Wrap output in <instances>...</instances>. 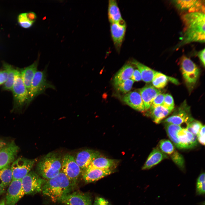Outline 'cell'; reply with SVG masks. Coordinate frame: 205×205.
Here are the masks:
<instances>
[{
	"label": "cell",
	"instance_id": "d6986e66",
	"mask_svg": "<svg viewBox=\"0 0 205 205\" xmlns=\"http://www.w3.org/2000/svg\"><path fill=\"white\" fill-rule=\"evenodd\" d=\"M113 171L112 169H87L83 172V178L86 183H89L96 181L110 174Z\"/></svg>",
	"mask_w": 205,
	"mask_h": 205
},
{
	"label": "cell",
	"instance_id": "ac0fdd59",
	"mask_svg": "<svg viewBox=\"0 0 205 205\" xmlns=\"http://www.w3.org/2000/svg\"><path fill=\"white\" fill-rule=\"evenodd\" d=\"M140 94L144 106L145 110H148L156 96L161 93V91L153 85H147L139 90Z\"/></svg>",
	"mask_w": 205,
	"mask_h": 205
},
{
	"label": "cell",
	"instance_id": "277c9868",
	"mask_svg": "<svg viewBox=\"0 0 205 205\" xmlns=\"http://www.w3.org/2000/svg\"><path fill=\"white\" fill-rule=\"evenodd\" d=\"M47 67L43 70L37 71L35 73L28 91L26 107L38 96L44 93L47 89H56L55 86L47 79Z\"/></svg>",
	"mask_w": 205,
	"mask_h": 205
},
{
	"label": "cell",
	"instance_id": "c3c4849f",
	"mask_svg": "<svg viewBox=\"0 0 205 205\" xmlns=\"http://www.w3.org/2000/svg\"><path fill=\"white\" fill-rule=\"evenodd\" d=\"M5 188L0 181V196L5 193Z\"/></svg>",
	"mask_w": 205,
	"mask_h": 205
},
{
	"label": "cell",
	"instance_id": "ffe728a7",
	"mask_svg": "<svg viewBox=\"0 0 205 205\" xmlns=\"http://www.w3.org/2000/svg\"><path fill=\"white\" fill-rule=\"evenodd\" d=\"M123 100L127 104L136 110L141 112L145 111L141 97L138 92H129L124 96Z\"/></svg>",
	"mask_w": 205,
	"mask_h": 205
},
{
	"label": "cell",
	"instance_id": "f546056e",
	"mask_svg": "<svg viewBox=\"0 0 205 205\" xmlns=\"http://www.w3.org/2000/svg\"><path fill=\"white\" fill-rule=\"evenodd\" d=\"M165 128L168 136L174 145L180 149L177 134L182 128L180 126L167 123H165Z\"/></svg>",
	"mask_w": 205,
	"mask_h": 205
},
{
	"label": "cell",
	"instance_id": "52a82bcc",
	"mask_svg": "<svg viewBox=\"0 0 205 205\" xmlns=\"http://www.w3.org/2000/svg\"><path fill=\"white\" fill-rule=\"evenodd\" d=\"M61 169L62 172L75 186L82 171L72 156L69 154L64 156L62 162Z\"/></svg>",
	"mask_w": 205,
	"mask_h": 205
},
{
	"label": "cell",
	"instance_id": "d4e9b609",
	"mask_svg": "<svg viewBox=\"0 0 205 205\" xmlns=\"http://www.w3.org/2000/svg\"><path fill=\"white\" fill-rule=\"evenodd\" d=\"M117 162L116 160L109 159L101 156L95 159L87 169L96 168L112 169L116 166Z\"/></svg>",
	"mask_w": 205,
	"mask_h": 205
},
{
	"label": "cell",
	"instance_id": "cb8c5ba5",
	"mask_svg": "<svg viewBox=\"0 0 205 205\" xmlns=\"http://www.w3.org/2000/svg\"><path fill=\"white\" fill-rule=\"evenodd\" d=\"M133 66L130 64H127L123 66L114 75L113 81L116 87L121 83L130 79L134 71Z\"/></svg>",
	"mask_w": 205,
	"mask_h": 205
},
{
	"label": "cell",
	"instance_id": "836d02e7",
	"mask_svg": "<svg viewBox=\"0 0 205 205\" xmlns=\"http://www.w3.org/2000/svg\"><path fill=\"white\" fill-rule=\"evenodd\" d=\"M186 129L190 132L197 136L201 128L203 126L200 121L194 118L187 123Z\"/></svg>",
	"mask_w": 205,
	"mask_h": 205
},
{
	"label": "cell",
	"instance_id": "9c48e42d",
	"mask_svg": "<svg viewBox=\"0 0 205 205\" xmlns=\"http://www.w3.org/2000/svg\"><path fill=\"white\" fill-rule=\"evenodd\" d=\"M193 119L190 107L185 101L171 115L163 120V122L180 126L183 123L186 124Z\"/></svg>",
	"mask_w": 205,
	"mask_h": 205
},
{
	"label": "cell",
	"instance_id": "f35d334b",
	"mask_svg": "<svg viewBox=\"0 0 205 205\" xmlns=\"http://www.w3.org/2000/svg\"><path fill=\"white\" fill-rule=\"evenodd\" d=\"M197 138L200 144L204 145L205 144V126L203 125L201 128L197 135Z\"/></svg>",
	"mask_w": 205,
	"mask_h": 205
},
{
	"label": "cell",
	"instance_id": "7bdbcfd3",
	"mask_svg": "<svg viewBox=\"0 0 205 205\" xmlns=\"http://www.w3.org/2000/svg\"><path fill=\"white\" fill-rule=\"evenodd\" d=\"M205 48L199 51L197 54V55L202 63L204 67L205 66Z\"/></svg>",
	"mask_w": 205,
	"mask_h": 205
},
{
	"label": "cell",
	"instance_id": "e575fe53",
	"mask_svg": "<svg viewBox=\"0 0 205 205\" xmlns=\"http://www.w3.org/2000/svg\"><path fill=\"white\" fill-rule=\"evenodd\" d=\"M173 162L182 171L185 169L184 161L182 155L175 150L170 155Z\"/></svg>",
	"mask_w": 205,
	"mask_h": 205
},
{
	"label": "cell",
	"instance_id": "30bf717a",
	"mask_svg": "<svg viewBox=\"0 0 205 205\" xmlns=\"http://www.w3.org/2000/svg\"><path fill=\"white\" fill-rule=\"evenodd\" d=\"M35 162V159L23 157L14 161L11 165L13 180H21L30 171Z\"/></svg>",
	"mask_w": 205,
	"mask_h": 205
},
{
	"label": "cell",
	"instance_id": "ab89813d",
	"mask_svg": "<svg viewBox=\"0 0 205 205\" xmlns=\"http://www.w3.org/2000/svg\"><path fill=\"white\" fill-rule=\"evenodd\" d=\"M94 205H110L109 202L104 198L97 197L95 200Z\"/></svg>",
	"mask_w": 205,
	"mask_h": 205
},
{
	"label": "cell",
	"instance_id": "7c38bea8",
	"mask_svg": "<svg viewBox=\"0 0 205 205\" xmlns=\"http://www.w3.org/2000/svg\"><path fill=\"white\" fill-rule=\"evenodd\" d=\"M65 205H92L89 194L76 191L64 196L58 201Z\"/></svg>",
	"mask_w": 205,
	"mask_h": 205
},
{
	"label": "cell",
	"instance_id": "681fc988",
	"mask_svg": "<svg viewBox=\"0 0 205 205\" xmlns=\"http://www.w3.org/2000/svg\"><path fill=\"white\" fill-rule=\"evenodd\" d=\"M0 205H5V199H3L0 202Z\"/></svg>",
	"mask_w": 205,
	"mask_h": 205
},
{
	"label": "cell",
	"instance_id": "83f0119b",
	"mask_svg": "<svg viewBox=\"0 0 205 205\" xmlns=\"http://www.w3.org/2000/svg\"><path fill=\"white\" fill-rule=\"evenodd\" d=\"M132 63L139 70L142 80L143 81L146 83L151 82L157 71L136 60H134Z\"/></svg>",
	"mask_w": 205,
	"mask_h": 205
},
{
	"label": "cell",
	"instance_id": "b9f144b4",
	"mask_svg": "<svg viewBox=\"0 0 205 205\" xmlns=\"http://www.w3.org/2000/svg\"><path fill=\"white\" fill-rule=\"evenodd\" d=\"M8 76L7 71L4 69L0 70V85H3L7 81Z\"/></svg>",
	"mask_w": 205,
	"mask_h": 205
},
{
	"label": "cell",
	"instance_id": "f6af8a7d",
	"mask_svg": "<svg viewBox=\"0 0 205 205\" xmlns=\"http://www.w3.org/2000/svg\"><path fill=\"white\" fill-rule=\"evenodd\" d=\"M26 15L28 19L30 22L33 23L36 20V16L34 12H29L26 13Z\"/></svg>",
	"mask_w": 205,
	"mask_h": 205
},
{
	"label": "cell",
	"instance_id": "ba28073f",
	"mask_svg": "<svg viewBox=\"0 0 205 205\" xmlns=\"http://www.w3.org/2000/svg\"><path fill=\"white\" fill-rule=\"evenodd\" d=\"M45 180L35 172L30 171L21 180L25 194H34L41 191Z\"/></svg>",
	"mask_w": 205,
	"mask_h": 205
},
{
	"label": "cell",
	"instance_id": "4316f807",
	"mask_svg": "<svg viewBox=\"0 0 205 205\" xmlns=\"http://www.w3.org/2000/svg\"><path fill=\"white\" fill-rule=\"evenodd\" d=\"M108 16L110 23H118L124 20L116 0L109 1Z\"/></svg>",
	"mask_w": 205,
	"mask_h": 205
},
{
	"label": "cell",
	"instance_id": "44dd1931",
	"mask_svg": "<svg viewBox=\"0 0 205 205\" xmlns=\"http://www.w3.org/2000/svg\"><path fill=\"white\" fill-rule=\"evenodd\" d=\"M39 60L38 59L29 66L19 69L22 80L28 91L34 75L37 71Z\"/></svg>",
	"mask_w": 205,
	"mask_h": 205
},
{
	"label": "cell",
	"instance_id": "4fadbf2b",
	"mask_svg": "<svg viewBox=\"0 0 205 205\" xmlns=\"http://www.w3.org/2000/svg\"><path fill=\"white\" fill-rule=\"evenodd\" d=\"M19 149L14 141L0 149V169L15 161Z\"/></svg>",
	"mask_w": 205,
	"mask_h": 205
},
{
	"label": "cell",
	"instance_id": "8992f818",
	"mask_svg": "<svg viewBox=\"0 0 205 205\" xmlns=\"http://www.w3.org/2000/svg\"><path fill=\"white\" fill-rule=\"evenodd\" d=\"M180 64L185 82L188 88L191 90L198 78L199 69L195 63L185 56L181 58Z\"/></svg>",
	"mask_w": 205,
	"mask_h": 205
},
{
	"label": "cell",
	"instance_id": "9a60e30c",
	"mask_svg": "<svg viewBox=\"0 0 205 205\" xmlns=\"http://www.w3.org/2000/svg\"><path fill=\"white\" fill-rule=\"evenodd\" d=\"M126 29V24L124 20L118 23H110L112 38L114 46L118 52L120 51Z\"/></svg>",
	"mask_w": 205,
	"mask_h": 205
},
{
	"label": "cell",
	"instance_id": "e0dca14e",
	"mask_svg": "<svg viewBox=\"0 0 205 205\" xmlns=\"http://www.w3.org/2000/svg\"><path fill=\"white\" fill-rule=\"evenodd\" d=\"M177 137L180 149L192 148L198 143L197 136L189 132L186 128H182L177 133Z\"/></svg>",
	"mask_w": 205,
	"mask_h": 205
},
{
	"label": "cell",
	"instance_id": "2e32d148",
	"mask_svg": "<svg viewBox=\"0 0 205 205\" xmlns=\"http://www.w3.org/2000/svg\"><path fill=\"white\" fill-rule=\"evenodd\" d=\"M101 156L100 152L98 151L87 149L78 152L75 160L83 172L95 159Z\"/></svg>",
	"mask_w": 205,
	"mask_h": 205
},
{
	"label": "cell",
	"instance_id": "8fae6325",
	"mask_svg": "<svg viewBox=\"0 0 205 205\" xmlns=\"http://www.w3.org/2000/svg\"><path fill=\"white\" fill-rule=\"evenodd\" d=\"M24 195L21 180H13L7 191L5 205H15Z\"/></svg>",
	"mask_w": 205,
	"mask_h": 205
},
{
	"label": "cell",
	"instance_id": "7dc6e473",
	"mask_svg": "<svg viewBox=\"0 0 205 205\" xmlns=\"http://www.w3.org/2000/svg\"><path fill=\"white\" fill-rule=\"evenodd\" d=\"M7 144L4 140L0 138V149L5 146Z\"/></svg>",
	"mask_w": 205,
	"mask_h": 205
},
{
	"label": "cell",
	"instance_id": "60d3db41",
	"mask_svg": "<svg viewBox=\"0 0 205 205\" xmlns=\"http://www.w3.org/2000/svg\"><path fill=\"white\" fill-rule=\"evenodd\" d=\"M131 78L134 81H138L142 80L141 73L138 69L134 70Z\"/></svg>",
	"mask_w": 205,
	"mask_h": 205
},
{
	"label": "cell",
	"instance_id": "1f68e13d",
	"mask_svg": "<svg viewBox=\"0 0 205 205\" xmlns=\"http://www.w3.org/2000/svg\"><path fill=\"white\" fill-rule=\"evenodd\" d=\"M159 149L163 153L170 155L175 151V148L170 141L167 139L161 140L159 142Z\"/></svg>",
	"mask_w": 205,
	"mask_h": 205
},
{
	"label": "cell",
	"instance_id": "5b68a950",
	"mask_svg": "<svg viewBox=\"0 0 205 205\" xmlns=\"http://www.w3.org/2000/svg\"><path fill=\"white\" fill-rule=\"evenodd\" d=\"M13 99L12 111L19 112L26 104L28 91L22 79L19 69H17L12 89Z\"/></svg>",
	"mask_w": 205,
	"mask_h": 205
},
{
	"label": "cell",
	"instance_id": "484cf974",
	"mask_svg": "<svg viewBox=\"0 0 205 205\" xmlns=\"http://www.w3.org/2000/svg\"><path fill=\"white\" fill-rule=\"evenodd\" d=\"M168 81L175 84H178V80L174 78L170 77L164 74L157 71L152 80L153 86L157 89H159L164 88L167 85Z\"/></svg>",
	"mask_w": 205,
	"mask_h": 205
},
{
	"label": "cell",
	"instance_id": "74e56055",
	"mask_svg": "<svg viewBox=\"0 0 205 205\" xmlns=\"http://www.w3.org/2000/svg\"><path fill=\"white\" fill-rule=\"evenodd\" d=\"M165 95V94L162 93H161L159 94L153 101L149 108L151 109L162 105Z\"/></svg>",
	"mask_w": 205,
	"mask_h": 205
},
{
	"label": "cell",
	"instance_id": "603a6c76",
	"mask_svg": "<svg viewBox=\"0 0 205 205\" xmlns=\"http://www.w3.org/2000/svg\"><path fill=\"white\" fill-rule=\"evenodd\" d=\"M146 114L156 124H159L173 110L168 109L162 105L149 109Z\"/></svg>",
	"mask_w": 205,
	"mask_h": 205
},
{
	"label": "cell",
	"instance_id": "7a4b0ae2",
	"mask_svg": "<svg viewBox=\"0 0 205 205\" xmlns=\"http://www.w3.org/2000/svg\"><path fill=\"white\" fill-rule=\"evenodd\" d=\"M75 187L65 174L61 171L55 177L45 180L41 191L44 195L48 197L52 202H56L62 196L70 193Z\"/></svg>",
	"mask_w": 205,
	"mask_h": 205
},
{
	"label": "cell",
	"instance_id": "4dcf8cb0",
	"mask_svg": "<svg viewBox=\"0 0 205 205\" xmlns=\"http://www.w3.org/2000/svg\"><path fill=\"white\" fill-rule=\"evenodd\" d=\"M13 180V174L10 164L0 169V181L6 188Z\"/></svg>",
	"mask_w": 205,
	"mask_h": 205
},
{
	"label": "cell",
	"instance_id": "3957f363",
	"mask_svg": "<svg viewBox=\"0 0 205 205\" xmlns=\"http://www.w3.org/2000/svg\"><path fill=\"white\" fill-rule=\"evenodd\" d=\"M62 160L57 153L50 152L42 158L37 164L36 170L38 174L46 180L53 178L61 172Z\"/></svg>",
	"mask_w": 205,
	"mask_h": 205
},
{
	"label": "cell",
	"instance_id": "8d00e7d4",
	"mask_svg": "<svg viewBox=\"0 0 205 205\" xmlns=\"http://www.w3.org/2000/svg\"><path fill=\"white\" fill-rule=\"evenodd\" d=\"M162 106L170 110H173L174 108V102L173 98L170 94H165Z\"/></svg>",
	"mask_w": 205,
	"mask_h": 205
},
{
	"label": "cell",
	"instance_id": "ee69618b",
	"mask_svg": "<svg viewBox=\"0 0 205 205\" xmlns=\"http://www.w3.org/2000/svg\"><path fill=\"white\" fill-rule=\"evenodd\" d=\"M17 19L19 24L27 21L30 22L27 18L26 13H23L20 14L18 16Z\"/></svg>",
	"mask_w": 205,
	"mask_h": 205
},
{
	"label": "cell",
	"instance_id": "6da1fadb",
	"mask_svg": "<svg viewBox=\"0 0 205 205\" xmlns=\"http://www.w3.org/2000/svg\"><path fill=\"white\" fill-rule=\"evenodd\" d=\"M184 25L182 38L175 48L192 42H205V13H187L182 17Z\"/></svg>",
	"mask_w": 205,
	"mask_h": 205
},
{
	"label": "cell",
	"instance_id": "bcb514c9",
	"mask_svg": "<svg viewBox=\"0 0 205 205\" xmlns=\"http://www.w3.org/2000/svg\"><path fill=\"white\" fill-rule=\"evenodd\" d=\"M32 23L29 21L19 24L21 27L25 28H28L32 26Z\"/></svg>",
	"mask_w": 205,
	"mask_h": 205
},
{
	"label": "cell",
	"instance_id": "f1b7e54d",
	"mask_svg": "<svg viewBox=\"0 0 205 205\" xmlns=\"http://www.w3.org/2000/svg\"><path fill=\"white\" fill-rule=\"evenodd\" d=\"M3 67L4 69L7 71L8 76L7 81L3 85L2 89L3 91H11L17 69L14 68L11 65L5 62L3 63Z\"/></svg>",
	"mask_w": 205,
	"mask_h": 205
},
{
	"label": "cell",
	"instance_id": "d6a6232c",
	"mask_svg": "<svg viewBox=\"0 0 205 205\" xmlns=\"http://www.w3.org/2000/svg\"><path fill=\"white\" fill-rule=\"evenodd\" d=\"M205 175L204 172L201 173L197 179L196 183V194L198 196L205 194Z\"/></svg>",
	"mask_w": 205,
	"mask_h": 205
},
{
	"label": "cell",
	"instance_id": "5bb4252c",
	"mask_svg": "<svg viewBox=\"0 0 205 205\" xmlns=\"http://www.w3.org/2000/svg\"><path fill=\"white\" fill-rule=\"evenodd\" d=\"M180 10L187 13L201 12L205 13V1L202 0H177L173 1Z\"/></svg>",
	"mask_w": 205,
	"mask_h": 205
},
{
	"label": "cell",
	"instance_id": "d590c367",
	"mask_svg": "<svg viewBox=\"0 0 205 205\" xmlns=\"http://www.w3.org/2000/svg\"><path fill=\"white\" fill-rule=\"evenodd\" d=\"M134 81L131 79H127L116 87L117 89L123 93H126L131 89Z\"/></svg>",
	"mask_w": 205,
	"mask_h": 205
},
{
	"label": "cell",
	"instance_id": "7402d4cb",
	"mask_svg": "<svg viewBox=\"0 0 205 205\" xmlns=\"http://www.w3.org/2000/svg\"><path fill=\"white\" fill-rule=\"evenodd\" d=\"M168 157L158 148L153 149L148 156L145 163L142 168L143 170L149 169L159 163Z\"/></svg>",
	"mask_w": 205,
	"mask_h": 205
}]
</instances>
